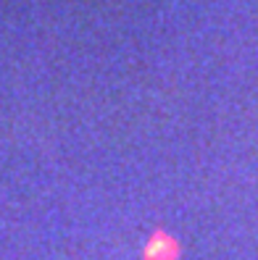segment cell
Segmentation results:
<instances>
[{
	"label": "cell",
	"instance_id": "cell-1",
	"mask_svg": "<svg viewBox=\"0 0 258 260\" xmlns=\"http://www.w3.org/2000/svg\"><path fill=\"white\" fill-rule=\"evenodd\" d=\"M179 255V242L166 231H156L145 244L143 260H177Z\"/></svg>",
	"mask_w": 258,
	"mask_h": 260
}]
</instances>
